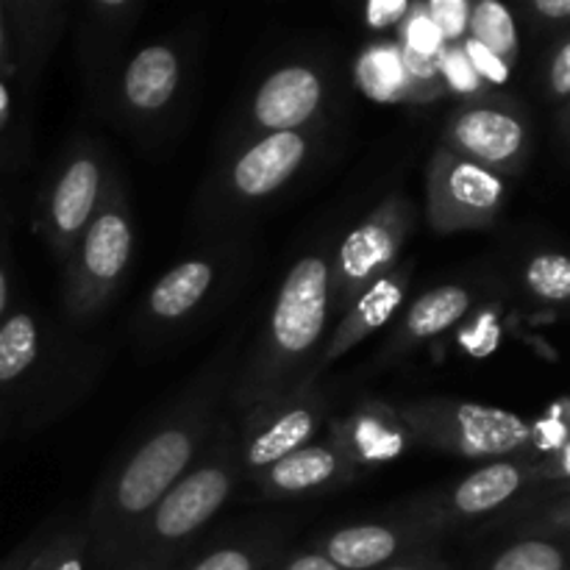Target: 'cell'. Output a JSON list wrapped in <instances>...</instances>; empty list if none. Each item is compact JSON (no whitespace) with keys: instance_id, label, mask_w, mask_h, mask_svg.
Segmentation results:
<instances>
[{"instance_id":"cb8c5ba5","label":"cell","mask_w":570,"mask_h":570,"mask_svg":"<svg viewBox=\"0 0 570 570\" xmlns=\"http://www.w3.org/2000/svg\"><path fill=\"white\" fill-rule=\"evenodd\" d=\"M360 83L367 95L379 100H404V67H401L399 45L395 48H371L360 59Z\"/></svg>"},{"instance_id":"603a6c76","label":"cell","mask_w":570,"mask_h":570,"mask_svg":"<svg viewBox=\"0 0 570 570\" xmlns=\"http://www.w3.org/2000/svg\"><path fill=\"white\" fill-rule=\"evenodd\" d=\"M468 33H471L473 42L488 48L490 53L499 56V59L510 67V59L518 50V31L515 20H512L507 6L495 3V0H482V3L471 6V14H468Z\"/></svg>"},{"instance_id":"4dcf8cb0","label":"cell","mask_w":570,"mask_h":570,"mask_svg":"<svg viewBox=\"0 0 570 570\" xmlns=\"http://www.w3.org/2000/svg\"><path fill=\"white\" fill-rule=\"evenodd\" d=\"M379 570H451V566L438 554V551H434V546H432V549L415 551V554L404 557V560L390 562V566H384Z\"/></svg>"},{"instance_id":"f546056e","label":"cell","mask_w":570,"mask_h":570,"mask_svg":"<svg viewBox=\"0 0 570 570\" xmlns=\"http://www.w3.org/2000/svg\"><path fill=\"white\" fill-rule=\"evenodd\" d=\"M443 78L451 83V87L465 89V92H471V89L479 87V76L473 72L471 61H468V56L462 53V48H449L443 53Z\"/></svg>"},{"instance_id":"277c9868","label":"cell","mask_w":570,"mask_h":570,"mask_svg":"<svg viewBox=\"0 0 570 570\" xmlns=\"http://www.w3.org/2000/svg\"><path fill=\"white\" fill-rule=\"evenodd\" d=\"M134 254V217L126 184L106 178L104 195L87 232L65 262V309L76 323L92 321L117 295Z\"/></svg>"},{"instance_id":"d6986e66","label":"cell","mask_w":570,"mask_h":570,"mask_svg":"<svg viewBox=\"0 0 570 570\" xmlns=\"http://www.w3.org/2000/svg\"><path fill=\"white\" fill-rule=\"evenodd\" d=\"M217 278V265L212 259H187L165 273L145 298V315L156 323H176L193 315Z\"/></svg>"},{"instance_id":"836d02e7","label":"cell","mask_w":570,"mask_h":570,"mask_svg":"<svg viewBox=\"0 0 570 570\" xmlns=\"http://www.w3.org/2000/svg\"><path fill=\"white\" fill-rule=\"evenodd\" d=\"M17 72L14 50H11V31H9V17H6V3L0 0V76H11Z\"/></svg>"},{"instance_id":"6da1fadb","label":"cell","mask_w":570,"mask_h":570,"mask_svg":"<svg viewBox=\"0 0 570 570\" xmlns=\"http://www.w3.org/2000/svg\"><path fill=\"white\" fill-rule=\"evenodd\" d=\"M234 376V356H217L142 440L106 468L89 501L83 538L95 570H111L128 534L198 462L220 426V399Z\"/></svg>"},{"instance_id":"5bb4252c","label":"cell","mask_w":570,"mask_h":570,"mask_svg":"<svg viewBox=\"0 0 570 570\" xmlns=\"http://www.w3.org/2000/svg\"><path fill=\"white\" fill-rule=\"evenodd\" d=\"M521 484L523 471L515 462H490V465L479 468L471 476L456 482L449 493L417 504V512H412V515L432 527L438 534H443V529H451V521L482 518L499 510L521 490Z\"/></svg>"},{"instance_id":"52a82bcc","label":"cell","mask_w":570,"mask_h":570,"mask_svg":"<svg viewBox=\"0 0 570 570\" xmlns=\"http://www.w3.org/2000/svg\"><path fill=\"white\" fill-rule=\"evenodd\" d=\"M328 412V399L317 379L306 376L293 390L248 412L237 429L243 476L256 479L293 451L309 445Z\"/></svg>"},{"instance_id":"2e32d148","label":"cell","mask_w":570,"mask_h":570,"mask_svg":"<svg viewBox=\"0 0 570 570\" xmlns=\"http://www.w3.org/2000/svg\"><path fill=\"white\" fill-rule=\"evenodd\" d=\"M412 282V265H401L395 271H390L387 276L379 278L367 293H362L360 298L351 304V309L340 317V323L334 326L332 337L326 340L323 351L317 354V362L312 365L309 379H317L328 365L340 360V356L348 354L354 345H360L362 340L371 337L376 328H382L390 317L399 312L401 301H404L406 289Z\"/></svg>"},{"instance_id":"44dd1931","label":"cell","mask_w":570,"mask_h":570,"mask_svg":"<svg viewBox=\"0 0 570 570\" xmlns=\"http://www.w3.org/2000/svg\"><path fill=\"white\" fill-rule=\"evenodd\" d=\"M282 560L278 543L267 534L262 538L228 540L198 554V560H184L176 570H271Z\"/></svg>"},{"instance_id":"ba28073f","label":"cell","mask_w":570,"mask_h":570,"mask_svg":"<svg viewBox=\"0 0 570 570\" xmlns=\"http://www.w3.org/2000/svg\"><path fill=\"white\" fill-rule=\"evenodd\" d=\"M504 204V181L443 142L426 165V220L438 234L488 226Z\"/></svg>"},{"instance_id":"8d00e7d4","label":"cell","mask_w":570,"mask_h":570,"mask_svg":"<svg viewBox=\"0 0 570 570\" xmlns=\"http://www.w3.org/2000/svg\"><path fill=\"white\" fill-rule=\"evenodd\" d=\"M534 9H538L543 17L560 20V17H570V0H538Z\"/></svg>"},{"instance_id":"7c38bea8","label":"cell","mask_w":570,"mask_h":570,"mask_svg":"<svg viewBox=\"0 0 570 570\" xmlns=\"http://www.w3.org/2000/svg\"><path fill=\"white\" fill-rule=\"evenodd\" d=\"M527 142L523 122L499 106H462L443 131V145L462 159L495 173L518 159Z\"/></svg>"},{"instance_id":"f35d334b","label":"cell","mask_w":570,"mask_h":570,"mask_svg":"<svg viewBox=\"0 0 570 570\" xmlns=\"http://www.w3.org/2000/svg\"><path fill=\"white\" fill-rule=\"evenodd\" d=\"M9 92H6V87L0 83V131H3L6 120H9Z\"/></svg>"},{"instance_id":"5b68a950","label":"cell","mask_w":570,"mask_h":570,"mask_svg":"<svg viewBox=\"0 0 570 570\" xmlns=\"http://www.w3.org/2000/svg\"><path fill=\"white\" fill-rule=\"evenodd\" d=\"M395 415L401 426L415 434L421 443L468 460L512 454L532 440V429L515 412L473 404V401H406L395 406Z\"/></svg>"},{"instance_id":"9c48e42d","label":"cell","mask_w":570,"mask_h":570,"mask_svg":"<svg viewBox=\"0 0 570 570\" xmlns=\"http://www.w3.org/2000/svg\"><path fill=\"white\" fill-rule=\"evenodd\" d=\"M106 156L98 145L78 142L61 159L53 181L42 198L39 232L59 262L70 259L72 248L87 232L106 187Z\"/></svg>"},{"instance_id":"e575fe53","label":"cell","mask_w":570,"mask_h":570,"mask_svg":"<svg viewBox=\"0 0 570 570\" xmlns=\"http://www.w3.org/2000/svg\"><path fill=\"white\" fill-rule=\"evenodd\" d=\"M551 87L560 95L570 92V42L562 45L560 53L554 56V65H551Z\"/></svg>"},{"instance_id":"4fadbf2b","label":"cell","mask_w":570,"mask_h":570,"mask_svg":"<svg viewBox=\"0 0 570 570\" xmlns=\"http://www.w3.org/2000/svg\"><path fill=\"white\" fill-rule=\"evenodd\" d=\"M323 100H326V81L315 67H278L256 87L250 120L265 134L301 131L321 115Z\"/></svg>"},{"instance_id":"e0dca14e","label":"cell","mask_w":570,"mask_h":570,"mask_svg":"<svg viewBox=\"0 0 570 570\" xmlns=\"http://www.w3.org/2000/svg\"><path fill=\"white\" fill-rule=\"evenodd\" d=\"M178 89H181V56L173 45H145L122 67V109L137 120H150L167 111Z\"/></svg>"},{"instance_id":"3957f363","label":"cell","mask_w":570,"mask_h":570,"mask_svg":"<svg viewBox=\"0 0 570 570\" xmlns=\"http://www.w3.org/2000/svg\"><path fill=\"white\" fill-rule=\"evenodd\" d=\"M243 479L237 429L220 423L193 468L134 527L111 570H176Z\"/></svg>"},{"instance_id":"d590c367","label":"cell","mask_w":570,"mask_h":570,"mask_svg":"<svg viewBox=\"0 0 570 570\" xmlns=\"http://www.w3.org/2000/svg\"><path fill=\"white\" fill-rule=\"evenodd\" d=\"M39 540H31V543H26L22 549H17L14 554L9 557V560L0 562V570H28V566H31V560L37 557L39 551Z\"/></svg>"},{"instance_id":"d4e9b609","label":"cell","mask_w":570,"mask_h":570,"mask_svg":"<svg viewBox=\"0 0 570 570\" xmlns=\"http://www.w3.org/2000/svg\"><path fill=\"white\" fill-rule=\"evenodd\" d=\"M488 570H566V557L546 540H521L495 554Z\"/></svg>"},{"instance_id":"f1b7e54d","label":"cell","mask_w":570,"mask_h":570,"mask_svg":"<svg viewBox=\"0 0 570 570\" xmlns=\"http://www.w3.org/2000/svg\"><path fill=\"white\" fill-rule=\"evenodd\" d=\"M462 53H465L468 61H471L473 72H476L479 78H484V81H490V83H507V81H510V67H507L504 61L499 59V56L490 53L488 48H482L479 42H473L471 37H468Z\"/></svg>"},{"instance_id":"74e56055","label":"cell","mask_w":570,"mask_h":570,"mask_svg":"<svg viewBox=\"0 0 570 570\" xmlns=\"http://www.w3.org/2000/svg\"><path fill=\"white\" fill-rule=\"evenodd\" d=\"M6 306H9V276H6L3 265H0V323L6 317Z\"/></svg>"},{"instance_id":"9a60e30c","label":"cell","mask_w":570,"mask_h":570,"mask_svg":"<svg viewBox=\"0 0 570 570\" xmlns=\"http://www.w3.org/2000/svg\"><path fill=\"white\" fill-rule=\"evenodd\" d=\"M354 465L343 445L334 438L323 443H309L278 460L254 479L267 499H293V495L321 493V490L345 488L356 479Z\"/></svg>"},{"instance_id":"ab89813d","label":"cell","mask_w":570,"mask_h":570,"mask_svg":"<svg viewBox=\"0 0 570 570\" xmlns=\"http://www.w3.org/2000/svg\"><path fill=\"white\" fill-rule=\"evenodd\" d=\"M566 468H568V473H570V445H568V451H566Z\"/></svg>"},{"instance_id":"ac0fdd59","label":"cell","mask_w":570,"mask_h":570,"mask_svg":"<svg viewBox=\"0 0 570 570\" xmlns=\"http://www.w3.org/2000/svg\"><path fill=\"white\" fill-rule=\"evenodd\" d=\"M468 309H471V293L462 284H440L429 289L406 309L404 321L390 340L387 356H404L415 345L440 337L454 323H460Z\"/></svg>"},{"instance_id":"30bf717a","label":"cell","mask_w":570,"mask_h":570,"mask_svg":"<svg viewBox=\"0 0 570 570\" xmlns=\"http://www.w3.org/2000/svg\"><path fill=\"white\" fill-rule=\"evenodd\" d=\"M438 532L406 515L399 523H354L326 534L315 543L317 554L332 560L340 570H379L395 560L432 549Z\"/></svg>"},{"instance_id":"8fae6325","label":"cell","mask_w":570,"mask_h":570,"mask_svg":"<svg viewBox=\"0 0 570 570\" xmlns=\"http://www.w3.org/2000/svg\"><path fill=\"white\" fill-rule=\"evenodd\" d=\"M306 131H278L254 139L228 167L226 187L237 204H254L276 195L309 159Z\"/></svg>"},{"instance_id":"ffe728a7","label":"cell","mask_w":570,"mask_h":570,"mask_svg":"<svg viewBox=\"0 0 570 570\" xmlns=\"http://www.w3.org/2000/svg\"><path fill=\"white\" fill-rule=\"evenodd\" d=\"M395 410H382L379 404L360 410L348 421L332 426V438L343 445L345 454L354 460L356 468L376 465V462L393 460L401 451V432L404 429Z\"/></svg>"},{"instance_id":"7402d4cb","label":"cell","mask_w":570,"mask_h":570,"mask_svg":"<svg viewBox=\"0 0 570 570\" xmlns=\"http://www.w3.org/2000/svg\"><path fill=\"white\" fill-rule=\"evenodd\" d=\"M39 356V323L31 312H14L0 323V384L26 376Z\"/></svg>"},{"instance_id":"8992f818","label":"cell","mask_w":570,"mask_h":570,"mask_svg":"<svg viewBox=\"0 0 570 570\" xmlns=\"http://www.w3.org/2000/svg\"><path fill=\"white\" fill-rule=\"evenodd\" d=\"M417 226L415 204L406 193H390L365 220L345 234L328 256L332 267V317H343L362 293L399 267L401 250Z\"/></svg>"},{"instance_id":"4316f807","label":"cell","mask_w":570,"mask_h":570,"mask_svg":"<svg viewBox=\"0 0 570 570\" xmlns=\"http://www.w3.org/2000/svg\"><path fill=\"white\" fill-rule=\"evenodd\" d=\"M89 546L83 538V529L78 534H61V538L48 540L39 546L37 557L31 560L28 570H89Z\"/></svg>"},{"instance_id":"7a4b0ae2","label":"cell","mask_w":570,"mask_h":570,"mask_svg":"<svg viewBox=\"0 0 570 570\" xmlns=\"http://www.w3.org/2000/svg\"><path fill=\"white\" fill-rule=\"evenodd\" d=\"M332 256V254H328ZM326 254H306L289 267L254 354L228 393L237 412L259 410L304 382L332 317V267Z\"/></svg>"},{"instance_id":"83f0119b","label":"cell","mask_w":570,"mask_h":570,"mask_svg":"<svg viewBox=\"0 0 570 570\" xmlns=\"http://www.w3.org/2000/svg\"><path fill=\"white\" fill-rule=\"evenodd\" d=\"M426 11L434 26H438L443 42H456L468 31L471 6L465 0H440V3H429Z\"/></svg>"},{"instance_id":"484cf974","label":"cell","mask_w":570,"mask_h":570,"mask_svg":"<svg viewBox=\"0 0 570 570\" xmlns=\"http://www.w3.org/2000/svg\"><path fill=\"white\" fill-rule=\"evenodd\" d=\"M527 284L546 301L570 298V259L562 254H540L529 262Z\"/></svg>"},{"instance_id":"1f68e13d","label":"cell","mask_w":570,"mask_h":570,"mask_svg":"<svg viewBox=\"0 0 570 570\" xmlns=\"http://www.w3.org/2000/svg\"><path fill=\"white\" fill-rule=\"evenodd\" d=\"M412 6L410 3H376L367 6V26L382 28V26H393V22H404V14H410Z\"/></svg>"},{"instance_id":"d6a6232c","label":"cell","mask_w":570,"mask_h":570,"mask_svg":"<svg viewBox=\"0 0 570 570\" xmlns=\"http://www.w3.org/2000/svg\"><path fill=\"white\" fill-rule=\"evenodd\" d=\"M271 570H340L332 560H326L323 554H317L315 549L301 551V554H293L289 560H278Z\"/></svg>"}]
</instances>
